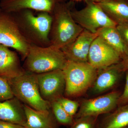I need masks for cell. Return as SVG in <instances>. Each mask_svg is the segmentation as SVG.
<instances>
[{
  "label": "cell",
  "instance_id": "23",
  "mask_svg": "<svg viewBox=\"0 0 128 128\" xmlns=\"http://www.w3.org/2000/svg\"><path fill=\"white\" fill-rule=\"evenodd\" d=\"M14 97L8 82L0 77V102L9 100Z\"/></svg>",
  "mask_w": 128,
  "mask_h": 128
},
{
  "label": "cell",
  "instance_id": "2",
  "mask_svg": "<svg viewBox=\"0 0 128 128\" xmlns=\"http://www.w3.org/2000/svg\"><path fill=\"white\" fill-rule=\"evenodd\" d=\"M74 7L72 1L58 3L51 15L52 17L50 34V45L62 49L71 43L84 29L72 16Z\"/></svg>",
  "mask_w": 128,
  "mask_h": 128
},
{
  "label": "cell",
  "instance_id": "15",
  "mask_svg": "<svg viewBox=\"0 0 128 128\" xmlns=\"http://www.w3.org/2000/svg\"><path fill=\"white\" fill-rule=\"evenodd\" d=\"M0 120L24 126L26 117L23 104L15 97L0 102Z\"/></svg>",
  "mask_w": 128,
  "mask_h": 128
},
{
  "label": "cell",
  "instance_id": "11",
  "mask_svg": "<svg viewBox=\"0 0 128 128\" xmlns=\"http://www.w3.org/2000/svg\"><path fill=\"white\" fill-rule=\"evenodd\" d=\"M98 36L97 34L84 29L73 42L61 50L67 60L75 62H88L90 48Z\"/></svg>",
  "mask_w": 128,
  "mask_h": 128
},
{
  "label": "cell",
  "instance_id": "6",
  "mask_svg": "<svg viewBox=\"0 0 128 128\" xmlns=\"http://www.w3.org/2000/svg\"><path fill=\"white\" fill-rule=\"evenodd\" d=\"M86 6L83 9L77 10L74 7L72 16L76 22L84 29L93 33L105 27H116L117 24L104 12L97 2L92 0H85Z\"/></svg>",
  "mask_w": 128,
  "mask_h": 128
},
{
  "label": "cell",
  "instance_id": "20",
  "mask_svg": "<svg viewBox=\"0 0 128 128\" xmlns=\"http://www.w3.org/2000/svg\"><path fill=\"white\" fill-rule=\"evenodd\" d=\"M50 104L51 110L58 124L64 126H71L74 122V118L68 114L59 102L54 101Z\"/></svg>",
  "mask_w": 128,
  "mask_h": 128
},
{
  "label": "cell",
  "instance_id": "29",
  "mask_svg": "<svg viewBox=\"0 0 128 128\" xmlns=\"http://www.w3.org/2000/svg\"><path fill=\"white\" fill-rule=\"evenodd\" d=\"M75 0V1H80V0Z\"/></svg>",
  "mask_w": 128,
  "mask_h": 128
},
{
  "label": "cell",
  "instance_id": "3",
  "mask_svg": "<svg viewBox=\"0 0 128 128\" xmlns=\"http://www.w3.org/2000/svg\"><path fill=\"white\" fill-rule=\"evenodd\" d=\"M65 80V97L69 98L82 96L91 88L98 70L89 62L67 60L62 70Z\"/></svg>",
  "mask_w": 128,
  "mask_h": 128
},
{
  "label": "cell",
  "instance_id": "21",
  "mask_svg": "<svg viewBox=\"0 0 128 128\" xmlns=\"http://www.w3.org/2000/svg\"><path fill=\"white\" fill-rule=\"evenodd\" d=\"M98 117L84 116L74 118L70 128H98Z\"/></svg>",
  "mask_w": 128,
  "mask_h": 128
},
{
  "label": "cell",
  "instance_id": "24",
  "mask_svg": "<svg viewBox=\"0 0 128 128\" xmlns=\"http://www.w3.org/2000/svg\"><path fill=\"white\" fill-rule=\"evenodd\" d=\"M126 72V82L123 92L120 96L118 102V106L128 104V70Z\"/></svg>",
  "mask_w": 128,
  "mask_h": 128
},
{
  "label": "cell",
  "instance_id": "8",
  "mask_svg": "<svg viewBox=\"0 0 128 128\" xmlns=\"http://www.w3.org/2000/svg\"><path fill=\"white\" fill-rule=\"evenodd\" d=\"M121 94L120 92L114 91L95 98L83 100L74 118L84 116L98 117L101 114L109 113L118 106Z\"/></svg>",
  "mask_w": 128,
  "mask_h": 128
},
{
  "label": "cell",
  "instance_id": "26",
  "mask_svg": "<svg viewBox=\"0 0 128 128\" xmlns=\"http://www.w3.org/2000/svg\"><path fill=\"white\" fill-rule=\"evenodd\" d=\"M0 128H25L24 126L18 124L0 120Z\"/></svg>",
  "mask_w": 128,
  "mask_h": 128
},
{
  "label": "cell",
  "instance_id": "7",
  "mask_svg": "<svg viewBox=\"0 0 128 128\" xmlns=\"http://www.w3.org/2000/svg\"><path fill=\"white\" fill-rule=\"evenodd\" d=\"M0 44L15 49L23 60L31 45L22 34L12 14L2 10L0 13Z\"/></svg>",
  "mask_w": 128,
  "mask_h": 128
},
{
  "label": "cell",
  "instance_id": "16",
  "mask_svg": "<svg viewBox=\"0 0 128 128\" xmlns=\"http://www.w3.org/2000/svg\"><path fill=\"white\" fill-rule=\"evenodd\" d=\"M121 71L118 64L98 70L92 87L96 94L103 93L116 85L119 79Z\"/></svg>",
  "mask_w": 128,
  "mask_h": 128
},
{
  "label": "cell",
  "instance_id": "31",
  "mask_svg": "<svg viewBox=\"0 0 128 128\" xmlns=\"http://www.w3.org/2000/svg\"><path fill=\"white\" fill-rule=\"evenodd\" d=\"M124 0L128 2V0Z\"/></svg>",
  "mask_w": 128,
  "mask_h": 128
},
{
  "label": "cell",
  "instance_id": "14",
  "mask_svg": "<svg viewBox=\"0 0 128 128\" xmlns=\"http://www.w3.org/2000/svg\"><path fill=\"white\" fill-rule=\"evenodd\" d=\"M26 117L25 128H58V123L50 110H39L24 104Z\"/></svg>",
  "mask_w": 128,
  "mask_h": 128
},
{
  "label": "cell",
  "instance_id": "22",
  "mask_svg": "<svg viewBox=\"0 0 128 128\" xmlns=\"http://www.w3.org/2000/svg\"><path fill=\"white\" fill-rule=\"evenodd\" d=\"M58 101L68 114L74 118L79 110L80 103L77 101L73 100L64 96L60 98Z\"/></svg>",
  "mask_w": 128,
  "mask_h": 128
},
{
  "label": "cell",
  "instance_id": "30",
  "mask_svg": "<svg viewBox=\"0 0 128 128\" xmlns=\"http://www.w3.org/2000/svg\"><path fill=\"white\" fill-rule=\"evenodd\" d=\"M2 9L0 8V12H2Z\"/></svg>",
  "mask_w": 128,
  "mask_h": 128
},
{
  "label": "cell",
  "instance_id": "18",
  "mask_svg": "<svg viewBox=\"0 0 128 128\" xmlns=\"http://www.w3.org/2000/svg\"><path fill=\"white\" fill-rule=\"evenodd\" d=\"M98 128H125L128 126V104L119 106L117 109L108 113Z\"/></svg>",
  "mask_w": 128,
  "mask_h": 128
},
{
  "label": "cell",
  "instance_id": "17",
  "mask_svg": "<svg viewBox=\"0 0 128 128\" xmlns=\"http://www.w3.org/2000/svg\"><path fill=\"white\" fill-rule=\"evenodd\" d=\"M98 3L117 25L128 23V2L124 0H109Z\"/></svg>",
  "mask_w": 128,
  "mask_h": 128
},
{
  "label": "cell",
  "instance_id": "28",
  "mask_svg": "<svg viewBox=\"0 0 128 128\" xmlns=\"http://www.w3.org/2000/svg\"><path fill=\"white\" fill-rule=\"evenodd\" d=\"M94 2H97V3H99L103 2L109 0H92Z\"/></svg>",
  "mask_w": 128,
  "mask_h": 128
},
{
  "label": "cell",
  "instance_id": "12",
  "mask_svg": "<svg viewBox=\"0 0 128 128\" xmlns=\"http://www.w3.org/2000/svg\"><path fill=\"white\" fill-rule=\"evenodd\" d=\"M68 0H0V8L9 13L25 9L39 12H46L51 14L56 5Z\"/></svg>",
  "mask_w": 128,
  "mask_h": 128
},
{
  "label": "cell",
  "instance_id": "33",
  "mask_svg": "<svg viewBox=\"0 0 128 128\" xmlns=\"http://www.w3.org/2000/svg\"></svg>",
  "mask_w": 128,
  "mask_h": 128
},
{
  "label": "cell",
  "instance_id": "9",
  "mask_svg": "<svg viewBox=\"0 0 128 128\" xmlns=\"http://www.w3.org/2000/svg\"><path fill=\"white\" fill-rule=\"evenodd\" d=\"M36 74L40 94L44 100L51 103L64 96L66 84L62 70Z\"/></svg>",
  "mask_w": 128,
  "mask_h": 128
},
{
  "label": "cell",
  "instance_id": "5",
  "mask_svg": "<svg viewBox=\"0 0 128 128\" xmlns=\"http://www.w3.org/2000/svg\"><path fill=\"white\" fill-rule=\"evenodd\" d=\"M7 81L14 96L24 105L37 110L51 108L50 102L40 94L36 74L25 71L22 76Z\"/></svg>",
  "mask_w": 128,
  "mask_h": 128
},
{
  "label": "cell",
  "instance_id": "1",
  "mask_svg": "<svg viewBox=\"0 0 128 128\" xmlns=\"http://www.w3.org/2000/svg\"><path fill=\"white\" fill-rule=\"evenodd\" d=\"M25 9L11 13L24 37L30 44L46 47L50 45V34L52 17L46 12Z\"/></svg>",
  "mask_w": 128,
  "mask_h": 128
},
{
  "label": "cell",
  "instance_id": "4",
  "mask_svg": "<svg viewBox=\"0 0 128 128\" xmlns=\"http://www.w3.org/2000/svg\"><path fill=\"white\" fill-rule=\"evenodd\" d=\"M67 61L60 49L52 45L43 47L31 44L23 67L25 71L41 74L63 70Z\"/></svg>",
  "mask_w": 128,
  "mask_h": 128
},
{
  "label": "cell",
  "instance_id": "32",
  "mask_svg": "<svg viewBox=\"0 0 128 128\" xmlns=\"http://www.w3.org/2000/svg\"><path fill=\"white\" fill-rule=\"evenodd\" d=\"M128 128V127H126V128Z\"/></svg>",
  "mask_w": 128,
  "mask_h": 128
},
{
  "label": "cell",
  "instance_id": "27",
  "mask_svg": "<svg viewBox=\"0 0 128 128\" xmlns=\"http://www.w3.org/2000/svg\"><path fill=\"white\" fill-rule=\"evenodd\" d=\"M118 66L122 72L128 70V56L122 59L121 62L118 63Z\"/></svg>",
  "mask_w": 128,
  "mask_h": 128
},
{
  "label": "cell",
  "instance_id": "13",
  "mask_svg": "<svg viewBox=\"0 0 128 128\" xmlns=\"http://www.w3.org/2000/svg\"><path fill=\"white\" fill-rule=\"evenodd\" d=\"M25 72L16 52L0 44V77L8 81Z\"/></svg>",
  "mask_w": 128,
  "mask_h": 128
},
{
  "label": "cell",
  "instance_id": "19",
  "mask_svg": "<svg viewBox=\"0 0 128 128\" xmlns=\"http://www.w3.org/2000/svg\"><path fill=\"white\" fill-rule=\"evenodd\" d=\"M96 33L119 53L122 59L128 56V48L116 27L102 28L98 30Z\"/></svg>",
  "mask_w": 128,
  "mask_h": 128
},
{
  "label": "cell",
  "instance_id": "10",
  "mask_svg": "<svg viewBox=\"0 0 128 128\" xmlns=\"http://www.w3.org/2000/svg\"><path fill=\"white\" fill-rule=\"evenodd\" d=\"M119 53L102 38L98 36L92 42L88 55V62L98 70L120 63Z\"/></svg>",
  "mask_w": 128,
  "mask_h": 128
},
{
  "label": "cell",
  "instance_id": "25",
  "mask_svg": "<svg viewBox=\"0 0 128 128\" xmlns=\"http://www.w3.org/2000/svg\"><path fill=\"white\" fill-rule=\"evenodd\" d=\"M116 28L128 48V23L118 24Z\"/></svg>",
  "mask_w": 128,
  "mask_h": 128
}]
</instances>
